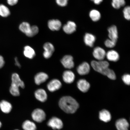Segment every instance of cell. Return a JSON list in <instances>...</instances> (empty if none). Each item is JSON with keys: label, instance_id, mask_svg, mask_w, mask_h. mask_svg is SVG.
I'll return each instance as SVG.
<instances>
[{"label": "cell", "instance_id": "obj_26", "mask_svg": "<svg viewBox=\"0 0 130 130\" xmlns=\"http://www.w3.org/2000/svg\"><path fill=\"white\" fill-rule=\"evenodd\" d=\"M10 11L7 6L2 4H0V16L4 18L8 17L10 14Z\"/></svg>", "mask_w": 130, "mask_h": 130}, {"label": "cell", "instance_id": "obj_12", "mask_svg": "<svg viewBox=\"0 0 130 130\" xmlns=\"http://www.w3.org/2000/svg\"><path fill=\"white\" fill-rule=\"evenodd\" d=\"M48 28L53 31H58L61 29L62 23L61 21L58 19H52L48 21Z\"/></svg>", "mask_w": 130, "mask_h": 130}, {"label": "cell", "instance_id": "obj_7", "mask_svg": "<svg viewBox=\"0 0 130 130\" xmlns=\"http://www.w3.org/2000/svg\"><path fill=\"white\" fill-rule=\"evenodd\" d=\"M61 62L64 68L71 69L74 67V62L73 58L70 55H66L61 60Z\"/></svg>", "mask_w": 130, "mask_h": 130}, {"label": "cell", "instance_id": "obj_8", "mask_svg": "<svg viewBox=\"0 0 130 130\" xmlns=\"http://www.w3.org/2000/svg\"><path fill=\"white\" fill-rule=\"evenodd\" d=\"M77 27L75 23L72 21H69L63 26V30L65 33L70 35L76 31Z\"/></svg>", "mask_w": 130, "mask_h": 130}, {"label": "cell", "instance_id": "obj_33", "mask_svg": "<svg viewBox=\"0 0 130 130\" xmlns=\"http://www.w3.org/2000/svg\"><path fill=\"white\" fill-rule=\"evenodd\" d=\"M69 0H56L57 4L61 7H65L68 4Z\"/></svg>", "mask_w": 130, "mask_h": 130}, {"label": "cell", "instance_id": "obj_31", "mask_svg": "<svg viewBox=\"0 0 130 130\" xmlns=\"http://www.w3.org/2000/svg\"><path fill=\"white\" fill-rule=\"evenodd\" d=\"M116 42L113 41L110 39H108L105 41V46L108 48H112L116 45Z\"/></svg>", "mask_w": 130, "mask_h": 130}, {"label": "cell", "instance_id": "obj_9", "mask_svg": "<svg viewBox=\"0 0 130 130\" xmlns=\"http://www.w3.org/2000/svg\"><path fill=\"white\" fill-rule=\"evenodd\" d=\"M62 84L60 80L55 79L50 81L47 85L48 90L51 92H54L59 89L61 87Z\"/></svg>", "mask_w": 130, "mask_h": 130}, {"label": "cell", "instance_id": "obj_3", "mask_svg": "<svg viewBox=\"0 0 130 130\" xmlns=\"http://www.w3.org/2000/svg\"><path fill=\"white\" fill-rule=\"evenodd\" d=\"M32 117L34 121L40 123L44 121L46 118V115L43 110L37 108L32 112Z\"/></svg>", "mask_w": 130, "mask_h": 130}, {"label": "cell", "instance_id": "obj_25", "mask_svg": "<svg viewBox=\"0 0 130 130\" xmlns=\"http://www.w3.org/2000/svg\"><path fill=\"white\" fill-rule=\"evenodd\" d=\"M22 127L24 130H36L37 127L35 123L26 120L23 123Z\"/></svg>", "mask_w": 130, "mask_h": 130}, {"label": "cell", "instance_id": "obj_4", "mask_svg": "<svg viewBox=\"0 0 130 130\" xmlns=\"http://www.w3.org/2000/svg\"><path fill=\"white\" fill-rule=\"evenodd\" d=\"M47 125L54 130L60 129L63 127V123L61 119L56 117H53L49 120Z\"/></svg>", "mask_w": 130, "mask_h": 130}, {"label": "cell", "instance_id": "obj_22", "mask_svg": "<svg viewBox=\"0 0 130 130\" xmlns=\"http://www.w3.org/2000/svg\"><path fill=\"white\" fill-rule=\"evenodd\" d=\"M100 119L105 122H108L111 119V115L109 112L106 110H103L99 113Z\"/></svg>", "mask_w": 130, "mask_h": 130}, {"label": "cell", "instance_id": "obj_27", "mask_svg": "<svg viewBox=\"0 0 130 130\" xmlns=\"http://www.w3.org/2000/svg\"><path fill=\"white\" fill-rule=\"evenodd\" d=\"M31 27V26L28 22H24L20 24L19 27L21 31L26 35L30 31Z\"/></svg>", "mask_w": 130, "mask_h": 130}, {"label": "cell", "instance_id": "obj_2", "mask_svg": "<svg viewBox=\"0 0 130 130\" xmlns=\"http://www.w3.org/2000/svg\"><path fill=\"white\" fill-rule=\"evenodd\" d=\"M59 105L62 110L68 113H75L79 107V104L77 101L69 96L62 98L59 100Z\"/></svg>", "mask_w": 130, "mask_h": 130}, {"label": "cell", "instance_id": "obj_6", "mask_svg": "<svg viewBox=\"0 0 130 130\" xmlns=\"http://www.w3.org/2000/svg\"><path fill=\"white\" fill-rule=\"evenodd\" d=\"M44 51L43 53V56L46 59L49 58L52 56L55 51V48L53 44L51 43H45L43 46Z\"/></svg>", "mask_w": 130, "mask_h": 130}, {"label": "cell", "instance_id": "obj_16", "mask_svg": "<svg viewBox=\"0 0 130 130\" xmlns=\"http://www.w3.org/2000/svg\"><path fill=\"white\" fill-rule=\"evenodd\" d=\"M36 98L39 101L42 102L46 101L47 98V95L45 91L43 89H37L35 92Z\"/></svg>", "mask_w": 130, "mask_h": 130}, {"label": "cell", "instance_id": "obj_29", "mask_svg": "<svg viewBox=\"0 0 130 130\" xmlns=\"http://www.w3.org/2000/svg\"><path fill=\"white\" fill-rule=\"evenodd\" d=\"M39 29L38 27L36 25L31 26L30 29L28 34L26 35L29 37H32L35 36L38 33Z\"/></svg>", "mask_w": 130, "mask_h": 130}, {"label": "cell", "instance_id": "obj_19", "mask_svg": "<svg viewBox=\"0 0 130 130\" xmlns=\"http://www.w3.org/2000/svg\"><path fill=\"white\" fill-rule=\"evenodd\" d=\"M116 126L118 130H128L129 125L126 120L122 118L116 122Z\"/></svg>", "mask_w": 130, "mask_h": 130}, {"label": "cell", "instance_id": "obj_11", "mask_svg": "<svg viewBox=\"0 0 130 130\" xmlns=\"http://www.w3.org/2000/svg\"><path fill=\"white\" fill-rule=\"evenodd\" d=\"M90 69V66L88 63L85 62L79 65L77 68V71L80 75H84L88 74Z\"/></svg>", "mask_w": 130, "mask_h": 130}, {"label": "cell", "instance_id": "obj_18", "mask_svg": "<svg viewBox=\"0 0 130 130\" xmlns=\"http://www.w3.org/2000/svg\"><path fill=\"white\" fill-rule=\"evenodd\" d=\"M96 37L94 35L90 33H87L84 37V41L85 44L90 47L93 46L96 40Z\"/></svg>", "mask_w": 130, "mask_h": 130}, {"label": "cell", "instance_id": "obj_30", "mask_svg": "<svg viewBox=\"0 0 130 130\" xmlns=\"http://www.w3.org/2000/svg\"><path fill=\"white\" fill-rule=\"evenodd\" d=\"M123 14L124 18L127 20L130 19V7L129 6L125 7L123 10Z\"/></svg>", "mask_w": 130, "mask_h": 130}, {"label": "cell", "instance_id": "obj_36", "mask_svg": "<svg viewBox=\"0 0 130 130\" xmlns=\"http://www.w3.org/2000/svg\"><path fill=\"white\" fill-rule=\"evenodd\" d=\"M90 1L93 2L95 4L99 5L101 4L103 0H90Z\"/></svg>", "mask_w": 130, "mask_h": 130}, {"label": "cell", "instance_id": "obj_15", "mask_svg": "<svg viewBox=\"0 0 130 130\" xmlns=\"http://www.w3.org/2000/svg\"><path fill=\"white\" fill-rule=\"evenodd\" d=\"M77 85L79 90L83 92H87L90 87V84L85 79H79L77 82Z\"/></svg>", "mask_w": 130, "mask_h": 130}, {"label": "cell", "instance_id": "obj_10", "mask_svg": "<svg viewBox=\"0 0 130 130\" xmlns=\"http://www.w3.org/2000/svg\"><path fill=\"white\" fill-rule=\"evenodd\" d=\"M93 55L94 57L98 60H103L106 55V53L103 48L97 47L94 49Z\"/></svg>", "mask_w": 130, "mask_h": 130}, {"label": "cell", "instance_id": "obj_13", "mask_svg": "<svg viewBox=\"0 0 130 130\" xmlns=\"http://www.w3.org/2000/svg\"><path fill=\"white\" fill-rule=\"evenodd\" d=\"M108 37L109 39L117 42L118 38V31L117 27L115 25H113L108 29Z\"/></svg>", "mask_w": 130, "mask_h": 130}, {"label": "cell", "instance_id": "obj_38", "mask_svg": "<svg viewBox=\"0 0 130 130\" xmlns=\"http://www.w3.org/2000/svg\"><path fill=\"white\" fill-rule=\"evenodd\" d=\"M2 125V123L0 121V128H1V127Z\"/></svg>", "mask_w": 130, "mask_h": 130}, {"label": "cell", "instance_id": "obj_37", "mask_svg": "<svg viewBox=\"0 0 130 130\" xmlns=\"http://www.w3.org/2000/svg\"><path fill=\"white\" fill-rule=\"evenodd\" d=\"M15 64L16 65V66H17L19 68H20L21 66V64L19 62L17 58L16 57L15 58Z\"/></svg>", "mask_w": 130, "mask_h": 130}, {"label": "cell", "instance_id": "obj_35", "mask_svg": "<svg viewBox=\"0 0 130 130\" xmlns=\"http://www.w3.org/2000/svg\"><path fill=\"white\" fill-rule=\"evenodd\" d=\"M5 64V61L4 58L2 56L0 55V69L2 68Z\"/></svg>", "mask_w": 130, "mask_h": 130}, {"label": "cell", "instance_id": "obj_14", "mask_svg": "<svg viewBox=\"0 0 130 130\" xmlns=\"http://www.w3.org/2000/svg\"><path fill=\"white\" fill-rule=\"evenodd\" d=\"M63 80L67 84L72 83L75 80V75L72 71L67 70L64 71L63 74Z\"/></svg>", "mask_w": 130, "mask_h": 130}, {"label": "cell", "instance_id": "obj_32", "mask_svg": "<svg viewBox=\"0 0 130 130\" xmlns=\"http://www.w3.org/2000/svg\"><path fill=\"white\" fill-rule=\"evenodd\" d=\"M122 79L125 84L128 85H130V76L129 74H126L124 75L122 77Z\"/></svg>", "mask_w": 130, "mask_h": 130}, {"label": "cell", "instance_id": "obj_39", "mask_svg": "<svg viewBox=\"0 0 130 130\" xmlns=\"http://www.w3.org/2000/svg\"><path fill=\"white\" fill-rule=\"evenodd\" d=\"M18 130V129H16V130Z\"/></svg>", "mask_w": 130, "mask_h": 130}, {"label": "cell", "instance_id": "obj_28", "mask_svg": "<svg viewBox=\"0 0 130 130\" xmlns=\"http://www.w3.org/2000/svg\"><path fill=\"white\" fill-rule=\"evenodd\" d=\"M126 4L125 0H112L111 5L115 9H118L125 6Z\"/></svg>", "mask_w": 130, "mask_h": 130}, {"label": "cell", "instance_id": "obj_23", "mask_svg": "<svg viewBox=\"0 0 130 130\" xmlns=\"http://www.w3.org/2000/svg\"><path fill=\"white\" fill-rule=\"evenodd\" d=\"M23 53L26 57L32 59L36 55L35 50L31 47L28 45L25 46L24 48Z\"/></svg>", "mask_w": 130, "mask_h": 130}, {"label": "cell", "instance_id": "obj_17", "mask_svg": "<svg viewBox=\"0 0 130 130\" xmlns=\"http://www.w3.org/2000/svg\"><path fill=\"white\" fill-rule=\"evenodd\" d=\"M48 78V76L46 73L40 72L35 75V84L37 85H40L46 81Z\"/></svg>", "mask_w": 130, "mask_h": 130}, {"label": "cell", "instance_id": "obj_5", "mask_svg": "<svg viewBox=\"0 0 130 130\" xmlns=\"http://www.w3.org/2000/svg\"><path fill=\"white\" fill-rule=\"evenodd\" d=\"M12 83L11 87L19 89V87L24 88L25 85L23 81L21 79L19 74L14 73L12 74Z\"/></svg>", "mask_w": 130, "mask_h": 130}, {"label": "cell", "instance_id": "obj_24", "mask_svg": "<svg viewBox=\"0 0 130 130\" xmlns=\"http://www.w3.org/2000/svg\"><path fill=\"white\" fill-rule=\"evenodd\" d=\"M89 16L92 21L94 22H97L101 18V13L96 9L92 10L89 13Z\"/></svg>", "mask_w": 130, "mask_h": 130}, {"label": "cell", "instance_id": "obj_34", "mask_svg": "<svg viewBox=\"0 0 130 130\" xmlns=\"http://www.w3.org/2000/svg\"><path fill=\"white\" fill-rule=\"evenodd\" d=\"M19 0H6L7 4L9 6H13L17 4Z\"/></svg>", "mask_w": 130, "mask_h": 130}, {"label": "cell", "instance_id": "obj_20", "mask_svg": "<svg viewBox=\"0 0 130 130\" xmlns=\"http://www.w3.org/2000/svg\"><path fill=\"white\" fill-rule=\"evenodd\" d=\"M107 58L109 61L116 62L119 59V55L118 53L114 50H110L106 53Z\"/></svg>", "mask_w": 130, "mask_h": 130}, {"label": "cell", "instance_id": "obj_21", "mask_svg": "<svg viewBox=\"0 0 130 130\" xmlns=\"http://www.w3.org/2000/svg\"><path fill=\"white\" fill-rule=\"evenodd\" d=\"M0 108L5 113H9L12 109V105L9 102L5 100H2L0 102Z\"/></svg>", "mask_w": 130, "mask_h": 130}, {"label": "cell", "instance_id": "obj_1", "mask_svg": "<svg viewBox=\"0 0 130 130\" xmlns=\"http://www.w3.org/2000/svg\"><path fill=\"white\" fill-rule=\"evenodd\" d=\"M91 65L94 70L106 76L109 78L112 79L115 77L114 71L109 68V63L105 61H92Z\"/></svg>", "mask_w": 130, "mask_h": 130}]
</instances>
